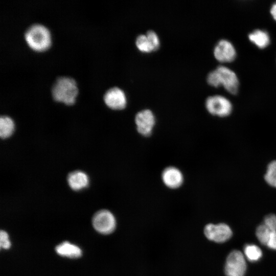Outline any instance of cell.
Wrapping results in <instances>:
<instances>
[{
    "label": "cell",
    "mask_w": 276,
    "mask_h": 276,
    "mask_svg": "<svg viewBox=\"0 0 276 276\" xmlns=\"http://www.w3.org/2000/svg\"><path fill=\"white\" fill-rule=\"evenodd\" d=\"M51 95L54 100L66 105L74 103L78 94L75 80L68 76L58 77L51 87Z\"/></svg>",
    "instance_id": "1"
},
{
    "label": "cell",
    "mask_w": 276,
    "mask_h": 276,
    "mask_svg": "<svg viewBox=\"0 0 276 276\" xmlns=\"http://www.w3.org/2000/svg\"><path fill=\"white\" fill-rule=\"evenodd\" d=\"M24 38L31 49L38 52L47 50L51 43L49 30L43 25L39 23L31 24L26 29Z\"/></svg>",
    "instance_id": "2"
},
{
    "label": "cell",
    "mask_w": 276,
    "mask_h": 276,
    "mask_svg": "<svg viewBox=\"0 0 276 276\" xmlns=\"http://www.w3.org/2000/svg\"><path fill=\"white\" fill-rule=\"evenodd\" d=\"M91 225L98 234L108 235L113 233L116 229L117 219L111 211L102 209L96 212L93 216Z\"/></svg>",
    "instance_id": "3"
},
{
    "label": "cell",
    "mask_w": 276,
    "mask_h": 276,
    "mask_svg": "<svg viewBox=\"0 0 276 276\" xmlns=\"http://www.w3.org/2000/svg\"><path fill=\"white\" fill-rule=\"evenodd\" d=\"M214 71L217 87L222 85L229 93L236 94L238 90L239 81L236 74L222 65L218 66Z\"/></svg>",
    "instance_id": "4"
},
{
    "label": "cell",
    "mask_w": 276,
    "mask_h": 276,
    "mask_svg": "<svg viewBox=\"0 0 276 276\" xmlns=\"http://www.w3.org/2000/svg\"><path fill=\"white\" fill-rule=\"evenodd\" d=\"M246 270L245 257L239 250H234L227 256L224 266L226 276H244Z\"/></svg>",
    "instance_id": "5"
},
{
    "label": "cell",
    "mask_w": 276,
    "mask_h": 276,
    "mask_svg": "<svg viewBox=\"0 0 276 276\" xmlns=\"http://www.w3.org/2000/svg\"><path fill=\"white\" fill-rule=\"evenodd\" d=\"M205 105L209 113L220 117H226L229 115L232 111L231 102L224 97L220 95L208 97Z\"/></svg>",
    "instance_id": "6"
},
{
    "label": "cell",
    "mask_w": 276,
    "mask_h": 276,
    "mask_svg": "<svg viewBox=\"0 0 276 276\" xmlns=\"http://www.w3.org/2000/svg\"><path fill=\"white\" fill-rule=\"evenodd\" d=\"M232 231L226 224L221 223L217 224L209 223L204 228V234L209 240L217 243L225 242L232 236Z\"/></svg>",
    "instance_id": "7"
},
{
    "label": "cell",
    "mask_w": 276,
    "mask_h": 276,
    "mask_svg": "<svg viewBox=\"0 0 276 276\" xmlns=\"http://www.w3.org/2000/svg\"><path fill=\"white\" fill-rule=\"evenodd\" d=\"M135 124L137 132L142 135L148 136L152 133L155 124L154 114L150 109H142L136 114Z\"/></svg>",
    "instance_id": "8"
},
{
    "label": "cell",
    "mask_w": 276,
    "mask_h": 276,
    "mask_svg": "<svg viewBox=\"0 0 276 276\" xmlns=\"http://www.w3.org/2000/svg\"><path fill=\"white\" fill-rule=\"evenodd\" d=\"M103 100L108 107L114 110L124 108L127 103L125 92L117 86H113L107 89L104 94Z\"/></svg>",
    "instance_id": "9"
},
{
    "label": "cell",
    "mask_w": 276,
    "mask_h": 276,
    "mask_svg": "<svg viewBox=\"0 0 276 276\" xmlns=\"http://www.w3.org/2000/svg\"><path fill=\"white\" fill-rule=\"evenodd\" d=\"M161 178L163 183L168 188L176 189L181 187L184 181L182 172L177 167L169 166L162 172Z\"/></svg>",
    "instance_id": "10"
},
{
    "label": "cell",
    "mask_w": 276,
    "mask_h": 276,
    "mask_svg": "<svg viewBox=\"0 0 276 276\" xmlns=\"http://www.w3.org/2000/svg\"><path fill=\"white\" fill-rule=\"evenodd\" d=\"M215 58L221 62H230L234 60L236 52L233 45L228 40H220L214 49Z\"/></svg>",
    "instance_id": "11"
},
{
    "label": "cell",
    "mask_w": 276,
    "mask_h": 276,
    "mask_svg": "<svg viewBox=\"0 0 276 276\" xmlns=\"http://www.w3.org/2000/svg\"><path fill=\"white\" fill-rule=\"evenodd\" d=\"M55 251L58 256L71 259H79L83 255L80 247L68 241H64L58 244L55 247Z\"/></svg>",
    "instance_id": "12"
},
{
    "label": "cell",
    "mask_w": 276,
    "mask_h": 276,
    "mask_svg": "<svg viewBox=\"0 0 276 276\" xmlns=\"http://www.w3.org/2000/svg\"><path fill=\"white\" fill-rule=\"evenodd\" d=\"M67 179L70 188L75 191H80L86 188L89 182L88 175L81 171L70 173Z\"/></svg>",
    "instance_id": "13"
},
{
    "label": "cell",
    "mask_w": 276,
    "mask_h": 276,
    "mask_svg": "<svg viewBox=\"0 0 276 276\" xmlns=\"http://www.w3.org/2000/svg\"><path fill=\"white\" fill-rule=\"evenodd\" d=\"M248 38L260 49H264L270 43V38L267 32L256 30L248 35Z\"/></svg>",
    "instance_id": "14"
},
{
    "label": "cell",
    "mask_w": 276,
    "mask_h": 276,
    "mask_svg": "<svg viewBox=\"0 0 276 276\" xmlns=\"http://www.w3.org/2000/svg\"><path fill=\"white\" fill-rule=\"evenodd\" d=\"M14 129V123L11 118L8 116L0 118V136L6 139L12 135Z\"/></svg>",
    "instance_id": "15"
},
{
    "label": "cell",
    "mask_w": 276,
    "mask_h": 276,
    "mask_svg": "<svg viewBox=\"0 0 276 276\" xmlns=\"http://www.w3.org/2000/svg\"><path fill=\"white\" fill-rule=\"evenodd\" d=\"M245 256L250 262H257L262 257L261 249L256 245L246 244L244 248Z\"/></svg>",
    "instance_id": "16"
},
{
    "label": "cell",
    "mask_w": 276,
    "mask_h": 276,
    "mask_svg": "<svg viewBox=\"0 0 276 276\" xmlns=\"http://www.w3.org/2000/svg\"><path fill=\"white\" fill-rule=\"evenodd\" d=\"M264 179L269 185L276 188V160L268 164Z\"/></svg>",
    "instance_id": "17"
},
{
    "label": "cell",
    "mask_w": 276,
    "mask_h": 276,
    "mask_svg": "<svg viewBox=\"0 0 276 276\" xmlns=\"http://www.w3.org/2000/svg\"><path fill=\"white\" fill-rule=\"evenodd\" d=\"M135 44L137 49L143 52L148 53L153 51L146 34H141L136 37Z\"/></svg>",
    "instance_id": "18"
},
{
    "label": "cell",
    "mask_w": 276,
    "mask_h": 276,
    "mask_svg": "<svg viewBox=\"0 0 276 276\" xmlns=\"http://www.w3.org/2000/svg\"><path fill=\"white\" fill-rule=\"evenodd\" d=\"M272 231L267 228L263 223L259 225L256 229V236L261 243L266 245Z\"/></svg>",
    "instance_id": "19"
},
{
    "label": "cell",
    "mask_w": 276,
    "mask_h": 276,
    "mask_svg": "<svg viewBox=\"0 0 276 276\" xmlns=\"http://www.w3.org/2000/svg\"><path fill=\"white\" fill-rule=\"evenodd\" d=\"M12 243L7 232L2 229L0 232V247L2 249L8 250L11 247Z\"/></svg>",
    "instance_id": "20"
},
{
    "label": "cell",
    "mask_w": 276,
    "mask_h": 276,
    "mask_svg": "<svg viewBox=\"0 0 276 276\" xmlns=\"http://www.w3.org/2000/svg\"><path fill=\"white\" fill-rule=\"evenodd\" d=\"M153 51L157 49L160 45V40L157 33L152 30H149L146 33Z\"/></svg>",
    "instance_id": "21"
},
{
    "label": "cell",
    "mask_w": 276,
    "mask_h": 276,
    "mask_svg": "<svg viewBox=\"0 0 276 276\" xmlns=\"http://www.w3.org/2000/svg\"><path fill=\"white\" fill-rule=\"evenodd\" d=\"M263 224L271 231H276V216L274 214H269L266 216L264 219Z\"/></svg>",
    "instance_id": "22"
},
{
    "label": "cell",
    "mask_w": 276,
    "mask_h": 276,
    "mask_svg": "<svg viewBox=\"0 0 276 276\" xmlns=\"http://www.w3.org/2000/svg\"><path fill=\"white\" fill-rule=\"evenodd\" d=\"M266 246L270 249L276 250V231L272 232Z\"/></svg>",
    "instance_id": "23"
},
{
    "label": "cell",
    "mask_w": 276,
    "mask_h": 276,
    "mask_svg": "<svg viewBox=\"0 0 276 276\" xmlns=\"http://www.w3.org/2000/svg\"><path fill=\"white\" fill-rule=\"evenodd\" d=\"M270 13L273 19L276 20V3L272 5L270 9Z\"/></svg>",
    "instance_id": "24"
}]
</instances>
